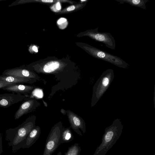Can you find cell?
<instances>
[{
	"label": "cell",
	"mask_w": 155,
	"mask_h": 155,
	"mask_svg": "<svg viewBox=\"0 0 155 155\" xmlns=\"http://www.w3.org/2000/svg\"><path fill=\"white\" fill-rule=\"evenodd\" d=\"M36 119V116L32 115L17 127L6 130V140L13 153L22 148L28 134L35 126Z\"/></svg>",
	"instance_id": "1"
},
{
	"label": "cell",
	"mask_w": 155,
	"mask_h": 155,
	"mask_svg": "<svg viewBox=\"0 0 155 155\" xmlns=\"http://www.w3.org/2000/svg\"><path fill=\"white\" fill-rule=\"evenodd\" d=\"M123 128L120 119H115L110 126L105 128L102 142L93 155H105L119 138Z\"/></svg>",
	"instance_id": "2"
},
{
	"label": "cell",
	"mask_w": 155,
	"mask_h": 155,
	"mask_svg": "<svg viewBox=\"0 0 155 155\" xmlns=\"http://www.w3.org/2000/svg\"><path fill=\"white\" fill-rule=\"evenodd\" d=\"M114 78L113 69H109L104 71L93 87L91 107L94 106L109 87Z\"/></svg>",
	"instance_id": "3"
},
{
	"label": "cell",
	"mask_w": 155,
	"mask_h": 155,
	"mask_svg": "<svg viewBox=\"0 0 155 155\" xmlns=\"http://www.w3.org/2000/svg\"><path fill=\"white\" fill-rule=\"evenodd\" d=\"M63 127L59 121L51 128L46 140L43 155H51L61 143Z\"/></svg>",
	"instance_id": "4"
},
{
	"label": "cell",
	"mask_w": 155,
	"mask_h": 155,
	"mask_svg": "<svg viewBox=\"0 0 155 155\" xmlns=\"http://www.w3.org/2000/svg\"><path fill=\"white\" fill-rule=\"evenodd\" d=\"M86 49L91 55L97 58L108 62L120 68L127 69L129 67L127 63L117 56L92 46H87Z\"/></svg>",
	"instance_id": "5"
},
{
	"label": "cell",
	"mask_w": 155,
	"mask_h": 155,
	"mask_svg": "<svg viewBox=\"0 0 155 155\" xmlns=\"http://www.w3.org/2000/svg\"><path fill=\"white\" fill-rule=\"evenodd\" d=\"M86 34L95 41L104 44L108 48L112 50L115 49V40L110 33L99 32L97 28L88 31Z\"/></svg>",
	"instance_id": "6"
},
{
	"label": "cell",
	"mask_w": 155,
	"mask_h": 155,
	"mask_svg": "<svg viewBox=\"0 0 155 155\" xmlns=\"http://www.w3.org/2000/svg\"><path fill=\"white\" fill-rule=\"evenodd\" d=\"M3 75H10L16 77L33 79L39 80L40 78L33 71L26 68L25 65L4 70Z\"/></svg>",
	"instance_id": "7"
},
{
	"label": "cell",
	"mask_w": 155,
	"mask_h": 155,
	"mask_svg": "<svg viewBox=\"0 0 155 155\" xmlns=\"http://www.w3.org/2000/svg\"><path fill=\"white\" fill-rule=\"evenodd\" d=\"M26 98L20 105L14 115V118L17 120L24 115L31 113L35 110L40 103L36 98L33 97Z\"/></svg>",
	"instance_id": "8"
},
{
	"label": "cell",
	"mask_w": 155,
	"mask_h": 155,
	"mask_svg": "<svg viewBox=\"0 0 155 155\" xmlns=\"http://www.w3.org/2000/svg\"><path fill=\"white\" fill-rule=\"evenodd\" d=\"M66 114L71 128L78 134L82 136L79 129L81 130L83 134L86 132V126L84 121L81 117L70 110H67Z\"/></svg>",
	"instance_id": "9"
},
{
	"label": "cell",
	"mask_w": 155,
	"mask_h": 155,
	"mask_svg": "<svg viewBox=\"0 0 155 155\" xmlns=\"http://www.w3.org/2000/svg\"><path fill=\"white\" fill-rule=\"evenodd\" d=\"M26 97L25 95L14 93L0 94V107L8 108Z\"/></svg>",
	"instance_id": "10"
},
{
	"label": "cell",
	"mask_w": 155,
	"mask_h": 155,
	"mask_svg": "<svg viewBox=\"0 0 155 155\" xmlns=\"http://www.w3.org/2000/svg\"><path fill=\"white\" fill-rule=\"evenodd\" d=\"M36 87L34 86L25 85L23 84H15L3 87L2 89L8 91L26 96L31 94Z\"/></svg>",
	"instance_id": "11"
},
{
	"label": "cell",
	"mask_w": 155,
	"mask_h": 155,
	"mask_svg": "<svg viewBox=\"0 0 155 155\" xmlns=\"http://www.w3.org/2000/svg\"><path fill=\"white\" fill-rule=\"evenodd\" d=\"M41 133L40 127L35 126L28 134L22 148H28L31 146L38 139Z\"/></svg>",
	"instance_id": "12"
},
{
	"label": "cell",
	"mask_w": 155,
	"mask_h": 155,
	"mask_svg": "<svg viewBox=\"0 0 155 155\" xmlns=\"http://www.w3.org/2000/svg\"><path fill=\"white\" fill-rule=\"evenodd\" d=\"M0 80L13 84L33 83L36 81L35 79L21 78L10 75H0Z\"/></svg>",
	"instance_id": "13"
},
{
	"label": "cell",
	"mask_w": 155,
	"mask_h": 155,
	"mask_svg": "<svg viewBox=\"0 0 155 155\" xmlns=\"http://www.w3.org/2000/svg\"><path fill=\"white\" fill-rule=\"evenodd\" d=\"M60 67V64L57 61H49L43 67L42 72L47 74H55Z\"/></svg>",
	"instance_id": "14"
},
{
	"label": "cell",
	"mask_w": 155,
	"mask_h": 155,
	"mask_svg": "<svg viewBox=\"0 0 155 155\" xmlns=\"http://www.w3.org/2000/svg\"><path fill=\"white\" fill-rule=\"evenodd\" d=\"M119 2L120 4L127 3L130 5L146 9V3L148 1V0H115Z\"/></svg>",
	"instance_id": "15"
},
{
	"label": "cell",
	"mask_w": 155,
	"mask_h": 155,
	"mask_svg": "<svg viewBox=\"0 0 155 155\" xmlns=\"http://www.w3.org/2000/svg\"><path fill=\"white\" fill-rule=\"evenodd\" d=\"M72 133L70 127H63L61 134V143H67L74 140Z\"/></svg>",
	"instance_id": "16"
},
{
	"label": "cell",
	"mask_w": 155,
	"mask_h": 155,
	"mask_svg": "<svg viewBox=\"0 0 155 155\" xmlns=\"http://www.w3.org/2000/svg\"><path fill=\"white\" fill-rule=\"evenodd\" d=\"M81 150L79 144L76 143L68 147V150L64 153V155H80Z\"/></svg>",
	"instance_id": "17"
},
{
	"label": "cell",
	"mask_w": 155,
	"mask_h": 155,
	"mask_svg": "<svg viewBox=\"0 0 155 155\" xmlns=\"http://www.w3.org/2000/svg\"><path fill=\"white\" fill-rule=\"evenodd\" d=\"M31 94L33 97H35L37 98H42L43 96L42 90L38 88H35Z\"/></svg>",
	"instance_id": "18"
},
{
	"label": "cell",
	"mask_w": 155,
	"mask_h": 155,
	"mask_svg": "<svg viewBox=\"0 0 155 155\" xmlns=\"http://www.w3.org/2000/svg\"><path fill=\"white\" fill-rule=\"evenodd\" d=\"M15 84L9 83L0 80V89L1 88L2 89L3 87H5L13 85Z\"/></svg>",
	"instance_id": "19"
},
{
	"label": "cell",
	"mask_w": 155,
	"mask_h": 155,
	"mask_svg": "<svg viewBox=\"0 0 155 155\" xmlns=\"http://www.w3.org/2000/svg\"><path fill=\"white\" fill-rule=\"evenodd\" d=\"M3 152L2 137L0 134V155Z\"/></svg>",
	"instance_id": "20"
},
{
	"label": "cell",
	"mask_w": 155,
	"mask_h": 155,
	"mask_svg": "<svg viewBox=\"0 0 155 155\" xmlns=\"http://www.w3.org/2000/svg\"><path fill=\"white\" fill-rule=\"evenodd\" d=\"M66 21V19L64 18H61L58 21V24H61Z\"/></svg>",
	"instance_id": "21"
},
{
	"label": "cell",
	"mask_w": 155,
	"mask_h": 155,
	"mask_svg": "<svg viewBox=\"0 0 155 155\" xmlns=\"http://www.w3.org/2000/svg\"><path fill=\"white\" fill-rule=\"evenodd\" d=\"M75 7L74 5H72L68 7L67 9V11H72L74 10L75 9Z\"/></svg>",
	"instance_id": "22"
},
{
	"label": "cell",
	"mask_w": 155,
	"mask_h": 155,
	"mask_svg": "<svg viewBox=\"0 0 155 155\" xmlns=\"http://www.w3.org/2000/svg\"><path fill=\"white\" fill-rule=\"evenodd\" d=\"M32 49L35 52H38V48L35 46H33L32 47Z\"/></svg>",
	"instance_id": "23"
},
{
	"label": "cell",
	"mask_w": 155,
	"mask_h": 155,
	"mask_svg": "<svg viewBox=\"0 0 155 155\" xmlns=\"http://www.w3.org/2000/svg\"><path fill=\"white\" fill-rule=\"evenodd\" d=\"M56 6L58 10H59L61 9V6L59 3L57 4Z\"/></svg>",
	"instance_id": "24"
},
{
	"label": "cell",
	"mask_w": 155,
	"mask_h": 155,
	"mask_svg": "<svg viewBox=\"0 0 155 155\" xmlns=\"http://www.w3.org/2000/svg\"><path fill=\"white\" fill-rule=\"evenodd\" d=\"M42 2H53V0H42Z\"/></svg>",
	"instance_id": "25"
},
{
	"label": "cell",
	"mask_w": 155,
	"mask_h": 155,
	"mask_svg": "<svg viewBox=\"0 0 155 155\" xmlns=\"http://www.w3.org/2000/svg\"><path fill=\"white\" fill-rule=\"evenodd\" d=\"M57 155H62V153L60 151L59 152Z\"/></svg>",
	"instance_id": "26"
},
{
	"label": "cell",
	"mask_w": 155,
	"mask_h": 155,
	"mask_svg": "<svg viewBox=\"0 0 155 155\" xmlns=\"http://www.w3.org/2000/svg\"><path fill=\"white\" fill-rule=\"evenodd\" d=\"M6 0H0V2L2 1H4Z\"/></svg>",
	"instance_id": "27"
}]
</instances>
